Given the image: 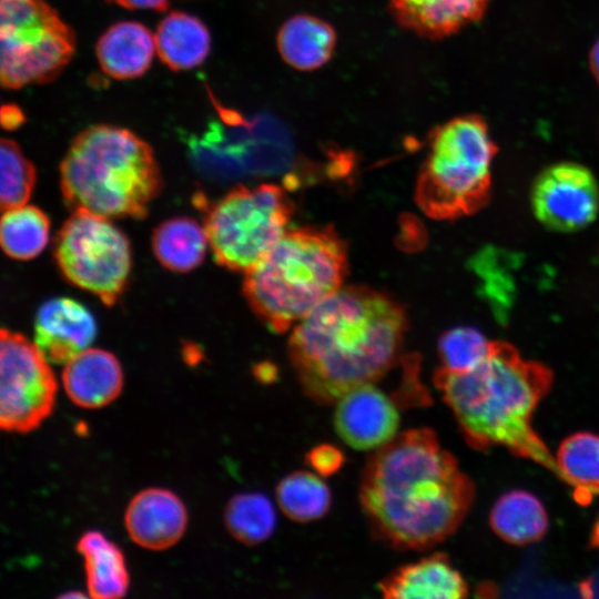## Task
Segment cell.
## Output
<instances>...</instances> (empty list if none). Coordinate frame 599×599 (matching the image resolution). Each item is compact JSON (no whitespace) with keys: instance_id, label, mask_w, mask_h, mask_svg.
<instances>
[{"instance_id":"25","label":"cell","mask_w":599,"mask_h":599,"mask_svg":"<svg viewBox=\"0 0 599 599\" xmlns=\"http://www.w3.org/2000/svg\"><path fill=\"white\" fill-rule=\"evenodd\" d=\"M49 230V219L40 209L26 204L10 207L1 217V247L11 258H33L45 247Z\"/></svg>"},{"instance_id":"15","label":"cell","mask_w":599,"mask_h":599,"mask_svg":"<svg viewBox=\"0 0 599 599\" xmlns=\"http://www.w3.org/2000/svg\"><path fill=\"white\" fill-rule=\"evenodd\" d=\"M493 0H388L393 20L420 38L441 40L485 16Z\"/></svg>"},{"instance_id":"12","label":"cell","mask_w":599,"mask_h":599,"mask_svg":"<svg viewBox=\"0 0 599 599\" xmlns=\"http://www.w3.org/2000/svg\"><path fill=\"white\" fill-rule=\"evenodd\" d=\"M335 403V430L352 448L376 450L398 435V404L374 383L352 388Z\"/></svg>"},{"instance_id":"30","label":"cell","mask_w":599,"mask_h":599,"mask_svg":"<svg viewBox=\"0 0 599 599\" xmlns=\"http://www.w3.org/2000/svg\"><path fill=\"white\" fill-rule=\"evenodd\" d=\"M306 463L319 476H331L343 466L344 455L332 444H321L309 449Z\"/></svg>"},{"instance_id":"28","label":"cell","mask_w":599,"mask_h":599,"mask_svg":"<svg viewBox=\"0 0 599 599\" xmlns=\"http://www.w3.org/2000/svg\"><path fill=\"white\" fill-rule=\"evenodd\" d=\"M0 172L2 210L26 204L35 182V170L19 145L8 139L0 143Z\"/></svg>"},{"instance_id":"11","label":"cell","mask_w":599,"mask_h":599,"mask_svg":"<svg viewBox=\"0 0 599 599\" xmlns=\"http://www.w3.org/2000/svg\"><path fill=\"white\" fill-rule=\"evenodd\" d=\"M535 216L546 227L573 232L588 226L599 211V186L583 165L561 162L548 166L531 191Z\"/></svg>"},{"instance_id":"33","label":"cell","mask_w":599,"mask_h":599,"mask_svg":"<svg viewBox=\"0 0 599 599\" xmlns=\"http://www.w3.org/2000/svg\"><path fill=\"white\" fill-rule=\"evenodd\" d=\"M589 67L597 84L599 85V39L595 42L590 50Z\"/></svg>"},{"instance_id":"14","label":"cell","mask_w":599,"mask_h":599,"mask_svg":"<svg viewBox=\"0 0 599 599\" xmlns=\"http://www.w3.org/2000/svg\"><path fill=\"white\" fill-rule=\"evenodd\" d=\"M95 335L92 314L72 298H52L38 309L34 344L49 363H68L89 348Z\"/></svg>"},{"instance_id":"1","label":"cell","mask_w":599,"mask_h":599,"mask_svg":"<svg viewBox=\"0 0 599 599\" xmlns=\"http://www.w3.org/2000/svg\"><path fill=\"white\" fill-rule=\"evenodd\" d=\"M475 497L469 477L436 434H398L367 460L359 500L376 537L397 549H428L460 526Z\"/></svg>"},{"instance_id":"27","label":"cell","mask_w":599,"mask_h":599,"mask_svg":"<svg viewBox=\"0 0 599 599\" xmlns=\"http://www.w3.org/2000/svg\"><path fill=\"white\" fill-rule=\"evenodd\" d=\"M318 474L295 471L285 476L276 487L281 510L300 522L322 518L331 506V491Z\"/></svg>"},{"instance_id":"22","label":"cell","mask_w":599,"mask_h":599,"mask_svg":"<svg viewBox=\"0 0 599 599\" xmlns=\"http://www.w3.org/2000/svg\"><path fill=\"white\" fill-rule=\"evenodd\" d=\"M489 525L504 541L525 546L545 536L549 527V516L534 494L515 489L496 500L489 514Z\"/></svg>"},{"instance_id":"23","label":"cell","mask_w":599,"mask_h":599,"mask_svg":"<svg viewBox=\"0 0 599 599\" xmlns=\"http://www.w3.org/2000/svg\"><path fill=\"white\" fill-rule=\"evenodd\" d=\"M209 237L205 227L190 217H174L159 225L152 236L153 252L170 271L189 272L202 263Z\"/></svg>"},{"instance_id":"24","label":"cell","mask_w":599,"mask_h":599,"mask_svg":"<svg viewBox=\"0 0 599 599\" xmlns=\"http://www.w3.org/2000/svg\"><path fill=\"white\" fill-rule=\"evenodd\" d=\"M555 459L559 478L573 488L578 500L599 495V435L571 434L560 443Z\"/></svg>"},{"instance_id":"4","label":"cell","mask_w":599,"mask_h":599,"mask_svg":"<svg viewBox=\"0 0 599 599\" xmlns=\"http://www.w3.org/2000/svg\"><path fill=\"white\" fill-rule=\"evenodd\" d=\"M60 175L70 207L106 219L145 216L162 184L151 146L111 124L80 132L62 160Z\"/></svg>"},{"instance_id":"9","label":"cell","mask_w":599,"mask_h":599,"mask_svg":"<svg viewBox=\"0 0 599 599\" xmlns=\"http://www.w3.org/2000/svg\"><path fill=\"white\" fill-rule=\"evenodd\" d=\"M54 257L73 285L113 305L122 294L131 270L126 236L106 217L74 210L54 242Z\"/></svg>"},{"instance_id":"32","label":"cell","mask_w":599,"mask_h":599,"mask_svg":"<svg viewBox=\"0 0 599 599\" xmlns=\"http://www.w3.org/2000/svg\"><path fill=\"white\" fill-rule=\"evenodd\" d=\"M255 376L264 384L271 383L276 377L275 367L267 363L261 364L256 367Z\"/></svg>"},{"instance_id":"20","label":"cell","mask_w":599,"mask_h":599,"mask_svg":"<svg viewBox=\"0 0 599 599\" xmlns=\"http://www.w3.org/2000/svg\"><path fill=\"white\" fill-rule=\"evenodd\" d=\"M84 561L88 593L94 599H119L130 585L125 558L121 549L103 534L84 532L75 545Z\"/></svg>"},{"instance_id":"2","label":"cell","mask_w":599,"mask_h":599,"mask_svg":"<svg viewBox=\"0 0 599 599\" xmlns=\"http://www.w3.org/2000/svg\"><path fill=\"white\" fill-rule=\"evenodd\" d=\"M406 329L397 300L366 286L341 287L294 327L288 355L304 393L332 404L384 376L399 359Z\"/></svg>"},{"instance_id":"17","label":"cell","mask_w":599,"mask_h":599,"mask_svg":"<svg viewBox=\"0 0 599 599\" xmlns=\"http://www.w3.org/2000/svg\"><path fill=\"white\" fill-rule=\"evenodd\" d=\"M379 589L392 599H460L468 596L461 573L444 554H435L399 567L388 575Z\"/></svg>"},{"instance_id":"16","label":"cell","mask_w":599,"mask_h":599,"mask_svg":"<svg viewBox=\"0 0 599 599\" xmlns=\"http://www.w3.org/2000/svg\"><path fill=\"white\" fill-rule=\"evenodd\" d=\"M62 384L77 406L97 409L114 402L123 388V372L118 358L100 348H87L68 363Z\"/></svg>"},{"instance_id":"5","label":"cell","mask_w":599,"mask_h":599,"mask_svg":"<svg viewBox=\"0 0 599 599\" xmlns=\"http://www.w3.org/2000/svg\"><path fill=\"white\" fill-rule=\"evenodd\" d=\"M347 250L332 226L287 230L245 272L243 293L273 332H286L342 287Z\"/></svg>"},{"instance_id":"18","label":"cell","mask_w":599,"mask_h":599,"mask_svg":"<svg viewBox=\"0 0 599 599\" xmlns=\"http://www.w3.org/2000/svg\"><path fill=\"white\" fill-rule=\"evenodd\" d=\"M337 44V33L326 20L313 14L292 16L280 27L276 48L291 68L309 72L329 62Z\"/></svg>"},{"instance_id":"34","label":"cell","mask_w":599,"mask_h":599,"mask_svg":"<svg viewBox=\"0 0 599 599\" xmlns=\"http://www.w3.org/2000/svg\"><path fill=\"white\" fill-rule=\"evenodd\" d=\"M61 597H62V598H65V597H69V598H72V597H84V595H82L81 592H74V593L68 592L67 595H62Z\"/></svg>"},{"instance_id":"7","label":"cell","mask_w":599,"mask_h":599,"mask_svg":"<svg viewBox=\"0 0 599 599\" xmlns=\"http://www.w3.org/2000/svg\"><path fill=\"white\" fill-rule=\"evenodd\" d=\"M293 204L275 184L237 186L207 212L204 227L216 262L248 271L287 231Z\"/></svg>"},{"instance_id":"8","label":"cell","mask_w":599,"mask_h":599,"mask_svg":"<svg viewBox=\"0 0 599 599\" xmlns=\"http://www.w3.org/2000/svg\"><path fill=\"white\" fill-rule=\"evenodd\" d=\"M75 35L44 0H0V80L20 89L53 80L71 61Z\"/></svg>"},{"instance_id":"29","label":"cell","mask_w":599,"mask_h":599,"mask_svg":"<svg viewBox=\"0 0 599 599\" xmlns=\"http://www.w3.org/2000/svg\"><path fill=\"white\" fill-rule=\"evenodd\" d=\"M491 347L493 342L474 327L451 328L438 341L441 367L456 373L469 372L486 361Z\"/></svg>"},{"instance_id":"3","label":"cell","mask_w":599,"mask_h":599,"mask_svg":"<svg viewBox=\"0 0 599 599\" xmlns=\"http://www.w3.org/2000/svg\"><path fill=\"white\" fill-rule=\"evenodd\" d=\"M552 380L549 367L524 359L505 342H493L486 361L469 372L440 367L434 375L436 387L470 447L506 448L559 477L555 456L532 427V415Z\"/></svg>"},{"instance_id":"19","label":"cell","mask_w":599,"mask_h":599,"mask_svg":"<svg viewBox=\"0 0 599 599\" xmlns=\"http://www.w3.org/2000/svg\"><path fill=\"white\" fill-rule=\"evenodd\" d=\"M155 53L154 34L136 21L114 23L97 44V58L102 71L116 80H130L144 74Z\"/></svg>"},{"instance_id":"26","label":"cell","mask_w":599,"mask_h":599,"mask_svg":"<svg viewBox=\"0 0 599 599\" xmlns=\"http://www.w3.org/2000/svg\"><path fill=\"white\" fill-rule=\"evenodd\" d=\"M223 518L230 535L246 546L265 541L276 527L274 506L261 493L233 496L225 506Z\"/></svg>"},{"instance_id":"6","label":"cell","mask_w":599,"mask_h":599,"mask_svg":"<svg viewBox=\"0 0 599 599\" xmlns=\"http://www.w3.org/2000/svg\"><path fill=\"white\" fill-rule=\"evenodd\" d=\"M427 148L415 192L423 212L435 220H454L483 209L498 152L486 120L469 113L436 125Z\"/></svg>"},{"instance_id":"10","label":"cell","mask_w":599,"mask_h":599,"mask_svg":"<svg viewBox=\"0 0 599 599\" xmlns=\"http://www.w3.org/2000/svg\"><path fill=\"white\" fill-rule=\"evenodd\" d=\"M58 383L49 362L23 335H0V426L9 433L35 430L52 413Z\"/></svg>"},{"instance_id":"31","label":"cell","mask_w":599,"mask_h":599,"mask_svg":"<svg viewBox=\"0 0 599 599\" xmlns=\"http://www.w3.org/2000/svg\"><path fill=\"white\" fill-rule=\"evenodd\" d=\"M126 9H149L164 11L170 6V0H108Z\"/></svg>"},{"instance_id":"21","label":"cell","mask_w":599,"mask_h":599,"mask_svg":"<svg viewBox=\"0 0 599 599\" xmlns=\"http://www.w3.org/2000/svg\"><path fill=\"white\" fill-rule=\"evenodd\" d=\"M154 39L160 60L174 71L200 65L211 49L206 26L196 17L180 11L171 12L161 20Z\"/></svg>"},{"instance_id":"13","label":"cell","mask_w":599,"mask_h":599,"mask_svg":"<svg viewBox=\"0 0 599 599\" xmlns=\"http://www.w3.org/2000/svg\"><path fill=\"white\" fill-rule=\"evenodd\" d=\"M187 510L173 491L150 487L139 491L129 502L124 526L138 546L160 551L173 547L187 527Z\"/></svg>"}]
</instances>
